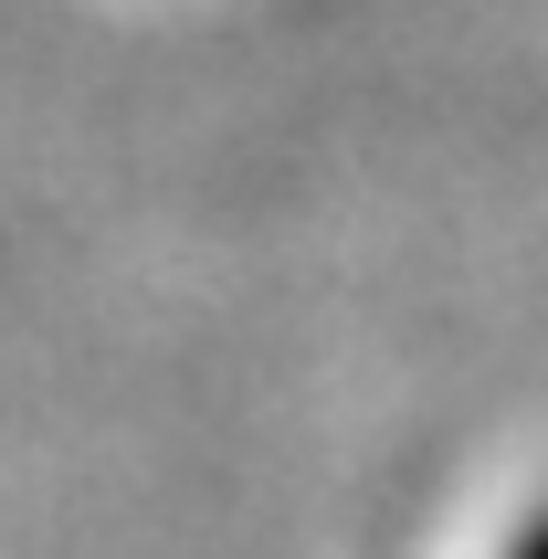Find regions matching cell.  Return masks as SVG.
<instances>
[{
  "label": "cell",
  "instance_id": "obj_1",
  "mask_svg": "<svg viewBox=\"0 0 548 559\" xmlns=\"http://www.w3.org/2000/svg\"><path fill=\"white\" fill-rule=\"evenodd\" d=\"M496 559H548V497H538V507H527V518H517V538H507V549H496Z\"/></svg>",
  "mask_w": 548,
  "mask_h": 559
}]
</instances>
